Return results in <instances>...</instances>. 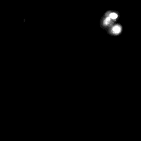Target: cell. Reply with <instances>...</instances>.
<instances>
[{
	"label": "cell",
	"instance_id": "cell-2",
	"mask_svg": "<svg viewBox=\"0 0 141 141\" xmlns=\"http://www.w3.org/2000/svg\"><path fill=\"white\" fill-rule=\"evenodd\" d=\"M117 17H118L117 15L115 13H111L109 16V17L111 18V19H116Z\"/></svg>",
	"mask_w": 141,
	"mask_h": 141
},
{
	"label": "cell",
	"instance_id": "cell-3",
	"mask_svg": "<svg viewBox=\"0 0 141 141\" xmlns=\"http://www.w3.org/2000/svg\"><path fill=\"white\" fill-rule=\"evenodd\" d=\"M110 20H111V18L109 17H108L107 18H106V19H105V22H104V24H106V25L108 24L109 23V22L110 21Z\"/></svg>",
	"mask_w": 141,
	"mask_h": 141
},
{
	"label": "cell",
	"instance_id": "cell-1",
	"mask_svg": "<svg viewBox=\"0 0 141 141\" xmlns=\"http://www.w3.org/2000/svg\"><path fill=\"white\" fill-rule=\"evenodd\" d=\"M112 31L114 32V34H119L121 31V28L119 25H115V26L113 28Z\"/></svg>",
	"mask_w": 141,
	"mask_h": 141
}]
</instances>
